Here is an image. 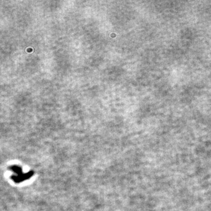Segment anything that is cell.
Here are the masks:
<instances>
[]
</instances>
